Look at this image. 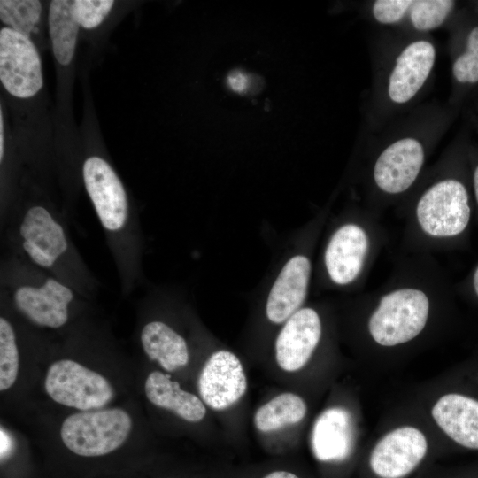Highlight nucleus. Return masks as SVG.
I'll use <instances>...</instances> for the list:
<instances>
[{"label": "nucleus", "instance_id": "obj_6", "mask_svg": "<svg viewBox=\"0 0 478 478\" xmlns=\"http://www.w3.org/2000/svg\"><path fill=\"white\" fill-rule=\"evenodd\" d=\"M0 81L12 96H35L43 86L41 57L33 40L7 27L0 30Z\"/></svg>", "mask_w": 478, "mask_h": 478}, {"label": "nucleus", "instance_id": "obj_31", "mask_svg": "<svg viewBox=\"0 0 478 478\" xmlns=\"http://www.w3.org/2000/svg\"><path fill=\"white\" fill-rule=\"evenodd\" d=\"M11 450V440L7 434L1 430V458L4 457Z\"/></svg>", "mask_w": 478, "mask_h": 478}, {"label": "nucleus", "instance_id": "obj_14", "mask_svg": "<svg viewBox=\"0 0 478 478\" xmlns=\"http://www.w3.org/2000/svg\"><path fill=\"white\" fill-rule=\"evenodd\" d=\"M14 299L19 311L34 323L57 328L68 320L67 307L73 292L56 280L48 279L40 288H19Z\"/></svg>", "mask_w": 478, "mask_h": 478}, {"label": "nucleus", "instance_id": "obj_5", "mask_svg": "<svg viewBox=\"0 0 478 478\" xmlns=\"http://www.w3.org/2000/svg\"><path fill=\"white\" fill-rule=\"evenodd\" d=\"M44 388L55 402L81 411L102 408L114 396L113 388L104 376L71 359L50 365Z\"/></svg>", "mask_w": 478, "mask_h": 478}, {"label": "nucleus", "instance_id": "obj_29", "mask_svg": "<svg viewBox=\"0 0 478 478\" xmlns=\"http://www.w3.org/2000/svg\"><path fill=\"white\" fill-rule=\"evenodd\" d=\"M227 84L232 90L241 93L247 88L248 79L240 72L232 73L227 78Z\"/></svg>", "mask_w": 478, "mask_h": 478}, {"label": "nucleus", "instance_id": "obj_30", "mask_svg": "<svg viewBox=\"0 0 478 478\" xmlns=\"http://www.w3.org/2000/svg\"><path fill=\"white\" fill-rule=\"evenodd\" d=\"M472 186L474 195V220L478 223V164L473 170Z\"/></svg>", "mask_w": 478, "mask_h": 478}, {"label": "nucleus", "instance_id": "obj_3", "mask_svg": "<svg viewBox=\"0 0 478 478\" xmlns=\"http://www.w3.org/2000/svg\"><path fill=\"white\" fill-rule=\"evenodd\" d=\"M384 240L376 216L366 214L340 224L330 235L323 252L329 281L339 288L359 283L372 267Z\"/></svg>", "mask_w": 478, "mask_h": 478}, {"label": "nucleus", "instance_id": "obj_19", "mask_svg": "<svg viewBox=\"0 0 478 478\" xmlns=\"http://www.w3.org/2000/svg\"><path fill=\"white\" fill-rule=\"evenodd\" d=\"M146 355L166 371L173 372L189 362V350L184 338L161 321L146 324L141 333Z\"/></svg>", "mask_w": 478, "mask_h": 478}, {"label": "nucleus", "instance_id": "obj_23", "mask_svg": "<svg viewBox=\"0 0 478 478\" xmlns=\"http://www.w3.org/2000/svg\"><path fill=\"white\" fill-rule=\"evenodd\" d=\"M19 352L12 325L0 319V390L10 389L19 372Z\"/></svg>", "mask_w": 478, "mask_h": 478}, {"label": "nucleus", "instance_id": "obj_7", "mask_svg": "<svg viewBox=\"0 0 478 478\" xmlns=\"http://www.w3.org/2000/svg\"><path fill=\"white\" fill-rule=\"evenodd\" d=\"M443 433L460 448L478 451V371L469 382L442 395L431 409Z\"/></svg>", "mask_w": 478, "mask_h": 478}, {"label": "nucleus", "instance_id": "obj_25", "mask_svg": "<svg viewBox=\"0 0 478 478\" xmlns=\"http://www.w3.org/2000/svg\"><path fill=\"white\" fill-rule=\"evenodd\" d=\"M113 5L114 1L110 0H75L73 11L80 27L94 29L104 22Z\"/></svg>", "mask_w": 478, "mask_h": 478}, {"label": "nucleus", "instance_id": "obj_33", "mask_svg": "<svg viewBox=\"0 0 478 478\" xmlns=\"http://www.w3.org/2000/svg\"><path fill=\"white\" fill-rule=\"evenodd\" d=\"M264 478H299V477H297L296 474L289 472L275 471L266 475Z\"/></svg>", "mask_w": 478, "mask_h": 478}, {"label": "nucleus", "instance_id": "obj_4", "mask_svg": "<svg viewBox=\"0 0 478 478\" xmlns=\"http://www.w3.org/2000/svg\"><path fill=\"white\" fill-rule=\"evenodd\" d=\"M132 429L130 415L121 408L81 411L63 421L60 436L73 453L83 457L108 454L120 447Z\"/></svg>", "mask_w": 478, "mask_h": 478}, {"label": "nucleus", "instance_id": "obj_20", "mask_svg": "<svg viewBox=\"0 0 478 478\" xmlns=\"http://www.w3.org/2000/svg\"><path fill=\"white\" fill-rule=\"evenodd\" d=\"M73 1L53 0L48 12V27L56 60L68 66L74 56L80 25L73 11Z\"/></svg>", "mask_w": 478, "mask_h": 478}, {"label": "nucleus", "instance_id": "obj_11", "mask_svg": "<svg viewBox=\"0 0 478 478\" xmlns=\"http://www.w3.org/2000/svg\"><path fill=\"white\" fill-rule=\"evenodd\" d=\"M246 389L247 379L240 359L228 351L213 352L198 379L202 400L214 410H224L236 403Z\"/></svg>", "mask_w": 478, "mask_h": 478}, {"label": "nucleus", "instance_id": "obj_1", "mask_svg": "<svg viewBox=\"0 0 478 478\" xmlns=\"http://www.w3.org/2000/svg\"><path fill=\"white\" fill-rule=\"evenodd\" d=\"M379 289L366 328L376 345L391 348L419 337L430 321L436 297L454 289L428 254H413Z\"/></svg>", "mask_w": 478, "mask_h": 478}, {"label": "nucleus", "instance_id": "obj_21", "mask_svg": "<svg viewBox=\"0 0 478 478\" xmlns=\"http://www.w3.org/2000/svg\"><path fill=\"white\" fill-rule=\"evenodd\" d=\"M306 412L307 406L302 397L293 393H282L258 409L254 424L262 432L277 430L301 421Z\"/></svg>", "mask_w": 478, "mask_h": 478}, {"label": "nucleus", "instance_id": "obj_8", "mask_svg": "<svg viewBox=\"0 0 478 478\" xmlns=\"http://www.w3.org/2000/svg\"><path fill=\"white\" fill-rule=\"evenodd\" d=\"M428 440L413 426H400L381 437L374 446L369 465L380 478H403L412 473L428 451Z\"/></svg>", "mask_w": 478, "mask_h": 478}, {"label": "nucleus", "instance_id": "obj_22", "mask_svg": "<svg viewBox=\"0 0 478 478\" xmlns=\"http://www.w3.org/2000/svg\"><path fill=\"white\" fill-rule=\"evenodd\" d=\"M42 4L36 0H1L0 19L7 27L32 39L37 33Z\"/></svg>", "mask_w": 478, "mask_h": 478}, {"label": "nucleus", "instance_id": "obj_9", "mask_svg": "<svg viewBox=\"0 0 478 478\" xmlns=\"http://www.w3.org/2000/svg\"><path fill=\"white\" fill-rule=\"evenodd\" d=\"M425 162L422 144L413 138L399 139L386 147L373 167L375 188L384 196L397 197L409 190Z\"/></svg>", "mask_w": 478, "mask_h": 478}, {"label": "nucleus", "instance_id": "obj_2", "mask_svg": "<svg viewBox=\"0 0 478 478\" xmlns=\"http://www.w3.org/2000/svg\"><path fill=\"white\" fill-rule=\"evenodd\" d=\"M404 243L412 254L467 244L474 208L466 183L454 176L432 181L405 216Z\"/></svg>", "mask_w": 478, "mask_h": 478}, {"label": "nucleus", "instance_id": "obj_16", "mask_svg": "<svg viewBox=\"0 0 478 478\" xmlns=\"http://www.w3.org/2000/svg\"><path fill=\"white\" fill-rule=\"evenodd\" d=\"M436 59L432 43L420 40L407 45L396 59L389 80V98L397 104L412 99L428 77Z\"/></svg>", "mask_w": 478, "mask_h": 478}, {"label": "nucleus", "instance_id": "obj_10", "mask_svg": "<svg viewBox=\"0 0 478 478\" xmlns=\"http://www.w3.org/2000/svg\"><path fill=\"white\" fill-rule=\"evenodd\" d=\"M82 176L102 225L111 231L120 229L127 219V200L114 170L104 158L92 156L83 164Z\"/></svg>", "mask_w": 478, "mask_h": 478}, {"label": "nucleus", "instance_id": "obj_28", "mask_svg": "<svg viewBox=\"0 0 478 478\" xmlns=\"http://www.w3.org/2000/svg\"><path fill=\"white\" fill-rule=\"evenodd\" d=\"M454 289L465 298L478 305V262L467 275L454 287Z\"/></svg>", "mask_w": 478, "mask_h": 478}, {"label": "nucleus", "instance_id": "obj_12", "mask_svg": "<svg viewBox=\"0 0 478 478\" xmlns=\"http://www.w3.org/2000/svg\"><path fill=\"white\" fill-rule=\"evenodd\" d=\"M322 335V322L318 312L302 307L289 317L275 341V358L284 371L301 369L316 350Z\"/></svg>", "mask_w": 478, "mask_h": 478}, {"label": "nucleus", "instance_id": "obj_18", "mask_svg": "<svg viewBox=\"0 0 478 478\" xmlns=\"http://www.w3.org/2000/svg\"><path fill=\"white\" fill-rule=\"evenodd\" d=\"M312 446L319 460L345 459L351 449V426L347 412L337 407L324 411L313 426Z\"/></svg>", "mask_w": 478, "mask_h": 478}, {"label": "nucleus", "instance_id": "obj_27", "mask_svg": "<svg viewBox=\"0 0 478 478\" xmlns=\"http://www.w3.org/2000/svg\"><path fill=\"white\" fill-rule=\"evenodd\" d=\"M412 4L411 0H377L373 5V14L380 23H395L405 16Z\"/></svg>", "mask_w": 478, "mask_h": 478}, {"label": "nucleus", "instance_id": "obj_26", "mask_svg": "<svg viewBox=\"0 0 478 478\" xmlns=\"http://www.w3.org/2000/svg\"><path fill=\"white\" fill-rule=\"evenodd\" d=\"M452 72L459 82L474 83L478 81V27L470 32L466 51L456 59Z\"/></svg>", "mask_w": 478, "mask_h": 478}, {"label": "nucleus", "instance_id": "obj_24", "mask_svg": "<svg viewBox=\"0 0 478 478\" xmlns=\"http://www.w3.org/2000/svg\"><path fill=\"white\" fill-rule=\"evenodd\" d=\"M454 4L455 2L451 0L413 1L410 14L413 27L420 31L439 27L452 10Z\"/></svg>", "mask_w": 478, "mask_h": 478}, {"label": "nucleus", "instance_id": "obj_15", "mask_svg": "<svg viewBox=\"0 0 478 478\" xmlns=\"http://www.w3.org/2000/svg\"><path fill=\"white\" fill-rule=\"evenodd\" d=\"M19 233L24 240L23 249L42 267L51 266L67 248L62 227L42 206H34L27 212Z\"/></svg>", "mask_w": 478, "mask_h": 478}, {"label": "nucleus", "instance_id": "obj_13", "mask_svg": "<svg viewBox=\"0 0 478 478\" xmlns=\"http://www.w3.org/2000/svg\"><path fill=\"white\" fill-rule=\"evenodd\" d=\"M311 273V259L305 254H297L285 263L266 300V313L271 322H285L302 308L308 293Z\"/></svg>", "mask_w": 478, "mask_h": 478}, {"label": "nucleus", "instance_id": "obj_32", "mask_svg": "<svg viewBox=\"0 0 478 478\" xmlns=\"http://www.w3.org/2000/svg\"><path fill=\"white\" fill-rule=\"evenodd\" d=\"M4 151V125L3 110L0 109V161L3 160Z\"/></svg>", "mask_w": 478, "mask_h": 478}, {"label": "nucleus", "instance_id": "obj_17", "mask_svg": "<svg viewBox=\"0 0 478 478\" xmlns=\"http://www.w3.org/2000/svg\"><path fill=\"white\" fill-rule=\"evenodd\" d=\"M147 398L154 405L173 412L180 418L198 422L204 419L206 409L202 400L196 395L181 389L169 374L159 371L151 372L144 384Z\"/></svg>", "mask_w": 478, "mask_h": 478}]
</instances>
